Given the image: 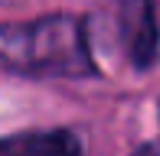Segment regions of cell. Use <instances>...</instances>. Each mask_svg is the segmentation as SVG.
Instances as JSON below:
<instances>
[{
    "instance_id": "6da1fadb",
    "label": "cell",
    "mask_w": 160,
    "mask_h": 156,
    "mask_svg": "<svg viewBox=\"0 0 160 156\" xmlns=\"http://www.w3.org/2000/svg\"><path fill=\"white\" fill-rule=\"evenodd\" d=\"M0 62L23 75L42 78L98 75L85 20L72 13H52V16H39L30 23H3L0 26Z\"/></svg>"
},
{
    "instance_id": "7a4b0ae2",
    "label": "cell",
    "mask_w": 160,
    "mask_h": 156,
    "mask_svg": "<svg viewBox=\"0 0 160 156\" xmlns=\"http://www.w3.org/2000/svg\"><path fill=\"white\" fill-rule=\"evenodd\" d=\"M121 33L128 59L137 72H147L160 55V26L150 0H121Z\"/></svg>"
},
{
    "instance_id": "3957f363",
    "label": "cell",
    "mask_w": 160,
    "mask_h": 156,
    "mask_svg": "<svg viewBox=\"0 0 160 156\" xmlns=\"http://www.w3.org/2000/svg\"><path fill=\"white\" fill-rule=\"evenodd\" d=\"M13 156H82V140L72 130H46L17 137Z\"/></svg>"
},
{
    "instance_id": "277c9868",
    "label": "cell",
    "mask_w": 160,
    "mask_h": 156,
    "mask_svg": "<svg viewBox=\"0 0 160 156\" xmlns=\"http://www.w3.org/2000/svg\"><path fill=\"white\" fill-rule=\"evenodd\" d=\"M131 156H160V150H157L154 143H144V146H137V150L131 153Z\"/></svg>"
},
{
    "instance_id": "5b68a950",
    "label": "cell",
    "mask_w": 160,
    "mask_h": 156,
    "mask_svg": "<svg viewBox=\"0 0 160 156\" xmlns=\"http://www.w3.org/2000/svg\"><path fill=\"white\" fill-rule=\"evenodd\" d=\"M17 153V137L13 140H0V156H13Z\"/></svg>"
},
{
    "instance_id": "8992f818",
    "label": "cell",
    "mask_w": 160,
    "mask_h": 156,
    "mask_svg": "<svg viewBox=\"0 0 160 156\" xmlns=\"http://www.w3.org/2000/svg\"><path fill=\"white\" fill-rule=\"evenodd\" d=\"M0 3H7V0H0Z\"/></svg>"
}]
</instances>
